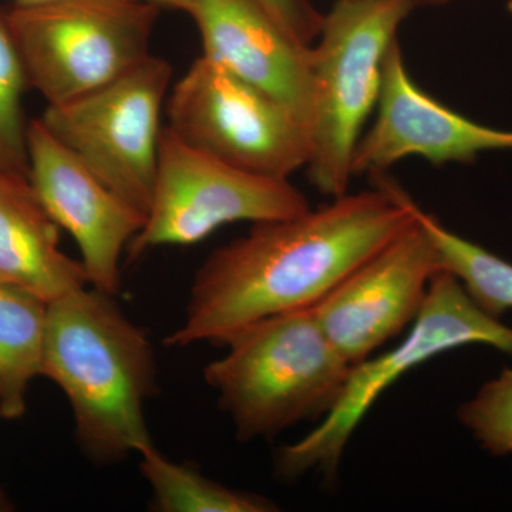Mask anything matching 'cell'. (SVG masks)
<instances>
[{"label":"cell","mask_w":512,"mask_h":512,"mask_svg":"<svg viewBox=\"0 0 512 512\" xmlns=\"http://www.w3.org/2000/svg\"><path fill=\"white\" fill-rule=\"evenodd\" d=\"M375 187L330 198L285 220L254 224L195 272L173 348L224 345L237 330L271 316L312 309L355 269L416 221L413 198L386 173Z\"/></svg>","instance_id":"1"},{"label":"cell","mask_w":512,"mask_h":512,"mask_svg":"<svg viewBox=\"0 0 512 512\" xmlns=\"http://www.w3.org/2000/svg\"><path fill=\"white\" fill-rule=\"evenodd\" d=\"M94 288L47 302L42 375L69 400L76 439L97 463H116L151 446L147 400L156 392L153 343Z\"/></svg>","instance_id":"2"},{"label":"cell","mask_w":512,"mask_h":512,"mask_svg":"<svg viewBox=\"0 0 512 512\" xmlns=\"http://www.w3.org/2000/svg\"><path fill=\"white\" fill-rule=\"evenodd\" d=\"M222 346L227 353L205 366L204 379L241 441L322 420L338 403L352 370L313 308L258 320Z\"/></svg>","instance_id":"3"},{"label":"cell","mask_w":512,"mask_h":512,"mask_svg":"<svg viewBox=\"0 0 512 512\" xmlns=\"http://www.w3.org/2000/svg\"><path fill=\"white\" fill-rule=\"evenodd\" d=\"M417 0H338L311 46L309 180L326 197L349 192L353 158L382 93L384 66Z\"/></svg>","instance_id":"4"},{"label":"cell","mask_w":512,"mask_h":512,"mask_svg":"<svg viewBox=\"0 0 512 512\" xmlns=\"http://www.w3.org/2000/svg\"><path fill=\"white\" fill-rule=\"evenodd\" d=\"M474 343L512 355V328L483 311L456 276L437 272L409 335L396 348L352 366L338 403L319 426L279 450V476L296 478L315 470L332 480L353 433L396 380L441 353Z\"/></svg>","instance_id":"5"},{"label":"cell","mask_w":512,"mask_h":512,"mask_svg":"<svg viewBox=\"0 0 512 512\" xmlns=\"http://www.w3.org/2000/svg\"><path fill=\"white\" fill-rule=\"evenodd\" d=\"M163 8L150 0H55L9 8L30 89L59 106L143 63Z\"/></svg>","instance_id":"6"},{"label":"cell","mask_w":512,"mask_h":512,"mask_svg":"<svg viewBox=\"0 0 512 512\" xmlns=\"http://www.w3.org/2000/svg\"><path fill=\"white\" fill-rule=\"evenodd\" d=\"M173 67L148 56L100 89L40 117L53 134L119 197L147 215L153 198L161 137V111Z\"/></svg>","instance_id":"7"},{"label":"cell","mask_w":512,"mask_h":512,"mask_svg":"<svg viewBox=\"0 0 512 512\" xmlns=\"http://www.w3.org/2000/svg\"><path fill=\"white\" fill-rule=\"evenodd\" d=\"M168 127L188 146L262 177L289 180L311 158V138L291 110L201 56L174 84Z\"/></svg>","instance_id":"8"},{"label":"cell","mask_w":512,"mask_h":512,"mask_svg":"<svg viewBox=\"0 0 512 512\" xmlns=\"http://www.w3.org/2000/svg\"><path fill=\"white\" fill-rule=\"evenodd\" d=\"M311 210L289 180L239 170L161 130L153 198L128 245L131 261L165 245H194L234 222L285 220Z\"/></svg>","instance_id":"9"},{"label":"cell","mask_w":512,"mask_h":512,"mask_svg":"<svg viewBox=\"0 0 512 512\" xmlns=\"http://www.w3.org/2000/svg\"><path fill=\"white\" fill-rule=\"evenodd\" d=\"M440 271L436 247L416 218L340 282L313 312L333 346L355 366L412 325L431 279Z\"/></svg>","instance_id":"10"},{"label":"cell","mask_w":512,"mask_h":512,"mask_svg":"<svg viewBox=\"0 0 512 512\" xmlns=\"http://www.w3.org/2000/svg\"><path fill=\"white\" fill-rule=\"evenodd\" d=\"M29 181L47 214L76 241L92 288L116 296L120 264L146 214L101 183L40 119L29 121Z\"/></svg>","instance_id":"11"},{"label":"cell","mask_w":512,"mask_h":512,"mask_svg":"<svg viewBox=\"0 0 512 512\" xmlns=\"http://www.w3.org/2000/svg\"><path fill=\"white\" fill-rule=\"evenodd\" d=\"M375 121L353 158V177L386 173L407 157L434 165L468 164L491 151H512V131L483 126L448 109L414 82L399 40L384 66Z\"/></svg>","instance_id":"12"},{"label":"cell","mask_w":512,"mask_h":512,"mask_svg":"<svg viewBox=\"0 0 512 512\" xmlns=\"http://www.w3.org/2000/svg\"><path fill=\"white\" fill-rule=\"evenodd\" d=\"M184 12L200 32L202 56L258 87L311 128V46L279 26L258 0H187Z\"/></svg>","instance_id":"13"},{"label":"cell","mask_w":512,"mask_h":512,"mask_svg":"<svg viewBox=\"0 0 512 512\" xmlns=\"http://www.w3.org/2000/svg\"><path fill=\"white\" fill-rule=\"evenodd\" d=\"M59 229L29 175L0 171V281L46 302L89 285L82 262L60 249Z\"/></svg>","instance_id":"14"},{"label":"cell","mask_w":512,"mask_h":512,"mask_svg":"<svg viewBox=\"0 0 512 512\" xmlns=\"http://www.w3.org/2000/svg\"><path fill=\"white\" fill-rule=\"evenodd\" d=\"M47 302L0 281V417L15 420L26 410L29 383L42 375Z\"/></svg>","instance_id":"15"},{"label":"cell","mask_w":512,"mask_h":512,"mask_svg":"<svg viewBox=\"0 0 512 512\" xmlns=\"http://www.w3.org/2000/svg\"><path fill=\"white\" fill-rule=\"evenodd\" d=\"M140 471L160 512H271L268 498L217 483L190 464L175 463L154 444L138 453Z\"/></svg>","instance_id":"16"},{"label":"cell","mask_w":512,"mask_h":512,"mask_svg":"<svg viewBox=\"0 0 512 512\" xmlns=\"http://www.w3.org/2000/svg\"><path fill=\"white\" fill-rule=\"evenodd\" d=\"M417 221L429 232L441 271L450 272L483 311L500 319L512 309V264L487 249L460 237L413 202Z\"/></svg>","instance_id":"17"},{"label":"cell","mask_w":512,"mask_h":512,"mask_svg":"<svg viewBox=\"0 0 512 512\" xmlns=\"http://www.w3.org/2000/svg\"><path fill=\"white\" fill-rule=\"evenodd\" d=\"M28 89L25 64L10 28L9 8L0 6V171L29 175V121L23 110Z\"/></svg>","instance_id":"18"},{"label":"cell","mask_w":512,"mask_h":512,"mask_svg":"<svg viewBox=\"0 0 512 512\" xmlns=\"http://www.w3.org/2000/svg\"><path fill=\"white\" fill-rule=\"evenodd\" d=\"M457 414L488 453L512 454V369H504L485 383L473 399L461 404Z\"/></svg>","instance_id":"19"},{"label":"cell","mask_w":512,"mask_h":512,"mask_svg":"<svg viewBox=\"0 0 512 512\" xmlns=\"http://www.w3.org/2000/svg\"><path fill=\"white\" fill-rule=\"evenodd\" d=\"M282 29L303 46L318 39L323 15L311 0H258Z\"/></svg>","instance_id":"20"},{"label":"cell","mask_w":512,"mask_h":512,"mask_svg":"<svg viewBox=\"0 0 512 512\" xmlns=\"http://www.w3.org/2000/svg\"><path fill=\"white\" fill-rule=\"evenodd\" d=\"M49 2H55V0H13V5L35 6ZM150 2L156 3L163 9L181 10V12H184L185 6H187V0H150Z\"/></svg>","instance_id":"21"},{"label":"cell","mask_w":512,"mask_h":512,"mask_svg":"<svg viewBox=\"0 0 512 512\" xmlns=\"http://www.w3.org/2000/svg\"><path fill=\"white\" fill-rule=\"evenodd\" d=\"M451 2H454V0H417V5H447Z\"/></svg>","instance_id":"22"},{"label":"cell","mask_w":512,"mask_h":512,"mask_svg":"<svg viewBox=\"0 0 512 512\" xmlns=\"http://www.w3.org/2000/svg\"><path fill=\"white\" fill-rule=\"evenodd\" d=\"M6 503L3 501L2 495H0V511L5 510Z\"/></svg>","instance_id":"23"}]
</instances>
